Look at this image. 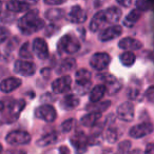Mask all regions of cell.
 I'll return each mask as SVG.
<instances>
[{
	"label": "cell",
	"mask_w": 154,
	"mask_h": 154,
	"mask_svg": "<svg viewBox=\"0 0 154 154\" xmlns=\"http://www.w3.org/2000/svg\"><path fill=\"white\" fill-rule=\"evenodd\" d=\"M10 32L7 28L5 26H0V45L3 43L8 38H9Z\"/></svg>",
	"instance_id": "36"
},
{
	"label": "cell",
	"mask_w": 154,
	"mask_h": 154,
	"mask_svg": "<svg viewBox=\"0 0 154 154\" xmlns=\"http://www.w3.org/2000/svg\"><path fill=\"white\" fill-rule=\"evenodd\" d=\"M21 86V80L16 77H10L0 84V90L5 93H10Z\"/></svg>",
	"instance_id": "19"
},
{
	"label": "cell",
	"mask_w": 154,
	"mask_h": 154,
	"mask_svg": "<svg viewBox=\"0 0 154 154\" xmlns=\"http://www.w3.org/2000/svg\"><path fill=\"white\" fill-rule=\"evenodd\" d=\"M66 19L72 23H84L87 20V12L79 5H74L71 8L70 12L66 15Z\"/></svg>",
	"instance_id": "13"
},
{
	"label": "cell",
	"mask_w": 154,
	"mask_h": 154,
	"mask_svg": "<svg viewBox=\"0 0 154 154\" xmlns=\"http://www.w3.org/2000/svg\"><path fill=\"white\" fill-rule=\"evenodd\" d=\"M106 92H107V89H106L105 85H97L96 87L92 89L90 91V96L89 99L92 103H99L101 98L105 96Z\"/></svg>",
	"instance_id": "22"
},
{
	"label": "cell",
	"mask_w": 154,
	"mask_h": 154,
	"mask_svg": "<svg viewBox=\"0 0 154 154\" xmlns=\"http://www.w3.org/2000/svg\"><path fill=\"white\" fill-rule=\"evenodd\" d=\"M58 139L57 133L55 132H51L45 134V136H42L41 138H39L37 140V146L39 147H47V146H50L52 143H55Z\"/></svg>",
	"instance_id": "26"
},
{
	"label": "cell",
	"mask_w": 154,
	"mask_h": 154,
	"mask_svg": "<svg viewBox=\"0 0 154 154\" xmlns=\"http://www.w3.org/2000/svg\"><path fill=\"white\" fill-rule=\"evenodd\" d=\"M30 7H31V3L26 2V1L13 0V1H9V2L7 3L8 11L13 12V13H20V12L29 11Z\"/></svg>",
	"instance_id": "21"
},
{
	"label": "cell",
	"mask_w": 154,
	"mask_h": 154,
	"mask_svg": "<svg viewBox=\"0 0 154 154\" xmlns=\"http://www.w3.org/2000/svg\"><path fill=\"white\" fill-rule=\"evenodd\" d=\"M5 140L8 143L13 146H18V145H28L30 143V141L32 140L30 133L26 132V131H12L5 137Z\"/></svg>",
	"instance_id": "5"
},
{
	"label": "cell",
	"mask_w": 154,
	"mask_h": 154,
	"mask_svg": "<svg viewBox=\"0 0 154 154\" xmlns=\"http://www.w3.org/2000/svg\"><path fill=\"white\" fill-rule=\"evenodd\" d=\"M118 47L122 50H125L126 52H131V51H136V50H140L143 48V43L135 38L126 37V38H122L118 42Z\"/></svg>",
	"instance_id": "18"
},
{
	"label": "cell",
	"mask_w": 154,
	"mask_h": 154,
	"mask_svg": "<svg viewBox=\"0 0 154 154\" xmlns=\"http://www.w3.org/2000/svg\"><path fill=\"white\" fill-rule=\"evenodd\" d=\"M45 20L38 17V10H30L18 20V29L24 35H31L43 29Z\"/></svg>",
	"instance_id": "1"
},
{
	"label": "cell",
	"mask_w": 154,
	"mask_h": 154,
	"mask_svg": "<svg viewBox=\"0 0 154 154\" xmlns=\"http://www.w3.org/2000/svg\"><path fill=\"white\" fill-rule=\"evenodd\" d=\"M118 136H119V134H118V131L117 129L115 128H108L107 130H106L105 134H103V138H105L106 141H108V143H114L117 141L118 139Z\"/></svg>",
	"instance_id": "29"
},
{
	"label": "cell",
	"mask_w": 154,
	"mask_h": 154,
	"mask_svg": "<svg viewBox=\"0 0 154 154\" xmlns=\"http://www.w3.org/2000/svg\"><path fill=\"white\" fill-rule=\"evenodd\" d=\"M115 154H124V152H122V151H120V150H118V151L116 152Z\"/></svg>",
	"instance_id": "47"
},
{
	"label": "cell",
	"mask_w": 154,
	"mask_h": 154,
	"mask_svg": "<svg viewBox=\"0 0 154 154\" xmlns=\"http://www.w3.org/2000/svg\"><path fill=\"white\" fill-rule=\"evenodd\" d=\"M92 82L91 80H84V82H76L74 86V90L76 94L78 95H86L87 93L90 92L92 89Z\"/></svg>",
	"instance_id": "25"
},
{
	"label": "cell",
	"mask_w": 154,
	"mask_h": 154,
	"mask_svg": "<svg viewBox=\"0 0 154 154\" xmlns=\"http://www.w3.org/2000/svg\"><path fill=\"white\" fill-rule=\"evenodd\" d=\"M130 148H131V143L129 140H125V141H122V143L119 145V147H118V150H120L122 152H127L128 150H130Z\"/></svg>",
	"instance_id": "38"
},
{
	"label": "cell",
	"mask_w": 154,
	"mask_h": 154,
	"mask_svg": "<svg viewBox=\"0 0 154 154\" xmlns=\"http://www.w3.org/2000/svg\"><path fill=\"white\" fill-rule=\"evenodd\" d=\"M71 85H72V79L71 76L69 75H64L61 76L57 79H55L52 84V91L55 94H62V93H66L70 91Z\"/></svg>",
	"instance_id": "10"
},
{
	"label": "cell",
	"mask_w": 154,
	"mask_h": 154,
	"mask_svg": "<svg viewBox=\"0 0 154 154\" xmlns=\"http://www.w3.org/2000/svg\"><path fill=\"white\" fill-rule=\"evenodd\" d=\"M146 98L148 99L149 101H154V87H151L147 90L146 92Z\"/></svg>",
	"instance_id": "39"
},
{
	"label": "cell",
	"mask_w": 154,
	"mask_h": 154,
	"mask_svg": "<svg viewBox=\"0 0 154 154\" xmlns=\"http://www.w3.org/2000/svg\"><path fill=\"white\" fill-rule=\"evenodd\" d=\"M57 49L59 53H66V54H75L80 49V42L72 34H66L59 39L57 45Z\"/></svg>",
	"instance_id": "2"
},
{
	"label": "cell",
	"mask_w": 154,
	"mask_h": 154,
	"mask_svg": "<svg viewBox=\"0 0 154 154\" xmlns=\"http://www.w3.org/2000/svg\"><path fill=\"white\" fill-rule=\"evenodd\" d=\"M26 107V101L23 99H19V100L12 101L9 103L7 107V112L5 114V119L7 122H14L15 120L18 119L20 113Z\"/></svg>",
	"instance_id": "3"
},
{
	"label": "cell",
	"mask_w": 154,
	"mask_h": 154,
	"mask_svg": "<svg viewBox=\"0 0 154 154\" xmlns=\"http://www.w3.org/2000/svg\"><path fill=\"white\" fill-rule=\"evenodd\" d=\"M119 60H120V63H122V66H132L133 64L135 63L136 57H135L133 52H124V53L119 56Z\"/></svg>",
	"instance_id": "27"
},
{
	"label": "cell",
	"mask_w": 154,
	"mask_h": 154,
	"mask_svg": "<svg viewBox=\"0 0 154 154\" xmlns=\"http://www.w3.org/2000/svg\"><path fill=\"white\" fill-rule=\"evenodd\" d=\"M122 33V28L120 26H111L108 28L103 29L100 32V34L98 35V39L101 42H108L110 40L117 38L118 36H120Z\"/></svg>",
	"instance_id": "14"
},
{
	"label": "cell",
	"mask_w": 154,
	"mask_h": 154,
	"mask_svg": "<svg viewBox=\"0 0 154 154\" xmlns=\"http://www.w3.org/2000/svg\"><path fill=\"white\" fill-rule=\"evenodd\" d=\"M153 131V126L150 122H141L136 126H133L129 131V135L132 138L138 139L149 135Z\"/></svg>",
	"instance_id": "11"
},
{
	"label": "cell",
	"mask_w": 154,
	"mask_h": 154,
	"mask_svg": "<svg viewBox=\"0 0 154 154\" xmlns=\"http://www.w3.org/2000/svg\"><path fill=\"white\" fill-rule=\"evenodd\" d=\"M2 151H3V147H2V145L0 143V154L2 153Z\"/></svg>",
	"instance_id": "46"
},
{
	"label": "cell",
	"mask_w": 154,
	"mask_h": 154,
	"mask_svg": "<svg viewBox=\"0 0 154 154\" xmlns=\"http://www.w3.org/2000/svg\"><path fill=\"white\" fill-rule=\"evenodd\" d=\"M140 17H141V12L138 11L137 9H134L127 15V17L122 21V23H124V26H128V28H132L140 19Z\"/></svg>",
	"instance_id": "24"
},
{
	"label": "cell",
	"mask_w": 154,
	"mask_h": 154,
	"mask_svg": "<svg viewBox=\"0 0 154 154\" xmlns=\"http://www.w3.org/2000/svg\"><path fill=\"white\" fill-rule=\"evenodd\" d=\"M14 71L15 73L22 76H32L36 72V66L33 62L28 60H17L14 64Z\"/></svg>",
	"instance_id": "8"
},
{
	"label": "cell",
	"mask_w": 154,
	"mask_h": 154,
	"mask_svg": "<svg viewBox=\"0 0 154 154\" xmlns=\"http://www.w3.org/2000/svg\"><path fill=\"white\" fill-rule=\"evenodd\" d=\"M73 148L76 151V154H84L88 148V137L85 133L77 132L70 138Z\"/></svg>",
	"instance_id": "9"
},
{
	"label": "cell",
	"mask_w": 154,
	"mask_h": 154,
	"mask_svg": "<svg viewBox=\"0 0 154 154\" xmlns=\"http://www.w3.org/2000/svg\"><path fill=\"white\" fill-rule=\"evenodd\" d=\"M135 5H136L138 11H147L151 7V3L148 2V1H145V0H138V1L135 2Z\"/></svg>",
	"instance_id": "35"
},
{
	"label": "cell",
	"mask_w": 154,
	"mask_h": 154,
	"mask_svg": "<svg viewBox=\"0 0 154 154\" xmlns=\"http://www.w3.org/2000/svg\"><path fill=\"white\" fill-rule=\"evenodd\" d=\"M75 124H76V120H75L74 118H69V119L64 120L61 124V130L63 131L64 133L71 132V130L74 128Z\"/></svg>",
	"instance_id": "33"
},
{
	"label": "cell",
	"mask_w": 154,
	"mask_h": 154,
	"mask_svg": "<svg viewBox=\"0 0 154 154\" xmlns=\"http://www.w3.org/2000/svg\"><path fill=\"white\" fill-rule=\"evenodd\" d=\"M100 118H101V113H98V112H90V113L82 116V119H80V124L84 127H87V128H93L94 126H96L97 122L100 120Z\"/></svg>",
	"instance_id": "20"
},
{
	"label": "cell",
	"mask_w": 154,
	"mask_h": 154,
	"mask_svg": "<svg viewBox=\"0 0 154 154\" xmlns=\"http://www.w3.org/2000/svg\"><path fill=\"white\" fill-rule=\"evenodd\" d=\"M100 79H103V82H105V87L107 89L108 94L115 95L122 89V84H120V82L114 75L111 74L100 75Z\"/></svg>",
	"instance_id": "12"
},
{
	"label": "cell",
	"mask_w": 154,
	"mask_h": 154,
	"mask_svg": "<svg viewBox=\"0 0 154 154\" xmlns=\"http://www.w3.org/2000/svg\"><path fill=\"white\" fill-rule=\"evenodd\" d=\"M59 31V28L55 26V24H50V26H47L45 29V32H47V36H52V35H55L56 33Z\"/></svg>",
	"instance_id": "37"
},
{
	"label": "cell",
	"mask_w": 154,
	"mask_h": 154,
	"mask_svg": "<svg viewBox=\"0 0 154 154\" xmlns=\"http://www.w3.org/2000/svg\"><path fill=\"white\" fill-rule=\"evenodd\" d=\"M111 62V57L109 54L99 52L95 53L90 59V66L96 71H105Z\"/></svg>",
	"instance_id": "6"
},
{
	"label": "cell",
	"mask_w": 154,
	"mask_h": 154,
	"mask_svg": "<svg viewBox=\"0 0 154 154\" xmlns=\"http://www.w3.org/2000/svg\"><path fill=\"white\" fill-rule=\"evenodd\" d=\"M75 66H76V62L73 58H66L60 64V69L58 70V72H69V71H72Z\"/></svg>",
	"instance_id": "30"
},
{
	"label": "cell",
	"mask_w": 154,
	"mask_h": 154,
	"mask_svg": "<svg viewBox=\"0 0 154 154\" xmlns=\"http://www.w3.org/2000/svg\"><path fill=\"white\" fill-rule=\"evenodd\" d=\"M63 11L60 9H49L45 12V18L50 21H57V20L61 19L63 17Z\"/></svg>",
	"instance_id": "28"
},
{
	"label": "cell",
	"mask_w": 154,
	"mask_h": 154,
	"mask_svg": "<svg viewBox=\"0 0 154 154\" xmlns=\"http://www.w3.org/2000/svg\"><path fill=\"white\" fill-rule=\"evenodd\" d=\"M33 51L40 60H45L49 57V48L42 38H35L33 40Z\"/></svg>",
	"instance_id": "15"
},
{
	"label": "cell",
	"mask_w": 154,
	"mask_h": 154,
	"mask_svg": "<svg viewBox=\"0 0 154 154\" xmlns=\"http://www.w3.org/2000/svg\"><path fill=\"white\" fill-rule=\"evenodd\" d=\"M19 56L23 59H32L33 53L31 51V45L30 42H24L22 47L19 50Z\"/></svg>",
	"instance_id": "31"
},
{
	"label": "cell",
	"mask_w": 154,
	"mask_h": 154,
	"mask_svg": "<svg viewBox=\"0 0 154 154\" xmlns=\"http://www.w3.org/2000/svg\"><path fill=\"white\" fill-rule=\"evenodd\" d=\"M111 103L109 100H106L105 103H97L95 107H93V111L92 112H98V113H101L103 111H106L108 108L110 107Z\"/></svg>",
	"instance_id": "34"
},
{
	"label": "cell",
	"mask_w": 154,
	"mask_h": 154,
	"mask_svg": "<svg viewBox=\"0 0 154 154\" xmlns=\"http://www.w3.org/2000/svg\"><path fill=\"white\" fill-rule=\"evenodd\" d=\"M103 13H105V18L107 24H114L116 26L118 21L122 19V12L119 8L117 7H110L107 10H103Z\"/></svg>",
	"instance_id": "16"
},
{
	"label": "cell",
	"mask_w": 154,
	"mask_h": 154,
	"mask_svg": "<svg viewBox=\"0 0 154 154\" xmlns=\"http://www.w3.org/2000/svg\"><path fill=\"white\" fill-rule=\"evenodd\" d=\"M35 117L45 122H53L57 118V112L55 108L51 105L39 106L35 110Z\"/></svg>",
	"instance_id": "4"
},
{
	"label": "cell",
	"mask_w": 154,
	"mask_h": 154,
	"mask_svg": "<svg viewBox=\"0 0 154 154\" xmlns=\"http://www.w3.org/2000/svg\"><path fill=\"white\" fill-rule=\"evenodd\" d=\"M79 98L76 96V95H66L60 103V107L62 108L66 111H69V110H72L74 108H76L77 106L79 105Z\"/></svg>",
	"instance_id": "23"
},
{
	"label": "cell",
	"mask_w": 154,
	"mask_h": 154,
	"mask_svg": "<svg viewBox=\"0 0 154 154\" xmlns=\"http://www.w3.org/2000/svg\"><path fill=\"white\" fill-rule=\"evenodd\" d=\"M117 2H118V5H122V7H130V5H132V2H131L130 0H127V1H125V0H118Z\"/></svg>",
	"instance_id": "43"
},
{
	"label": "cell",
	"mask_w": 154,
	"mask_h": 154,
	"mask_svg": "<svg viewBox=\"0 0 154 154\" xmlns=\"http://www.w3.org/2000/svg\"><path fill=\"white\" fill-rule=\"evenodd\" d=\"M64 2V0H45V3L48 5H60Z\"/></svg>",
	"instance_id": "40"
},
{
	"label": "cell",
	"mask_w": 154,
	"mask_h": 154,
	"mask_svg": "<svg viewBox=\"0 0 154 154\" xmlns=\"http://www.w3.org/2000/svg\"><path fill=\"white\" fill-rule=\"evenodd\" d=\"M7 154H26V152L24 150H18V149H15V150H9L7 152Z\"/></svg>",
	"instance_id": "42"
},
{
	"label": "cell",
	"mask_w": 154,
	"mask_h": 154,
	"mask_svg": "<svg viewBox=\"0 0 154 154\" xmlns=\"http://www.w3.org/2000/svg\"><path fill=\"white\" fill-rule=\"evenodd\" d=\"M1 10H2V2H0V13H1Z\"/></svg>",
	"instance_id": "48"
},
{
	"label": "cell",
	"mask_w": 154,
	"mask_h": 154,
	"mask_svg": "<svg viewBox=\"0 0 154 154\" xmlns=\"http://www.w3.org/2000/svg\"><path fill=\"white\" fill-rule=\"evenodd\" d=\"M145 154H154V143L147 145L145 149Z\"/></svg>",
	"instance_id": "41"
},
{
	"label": "cell",
	"mask_w": 154,
	"mask_h": 154,
	"mask_svg": "<svg viewBox=\"0 0 154 154\" xmlns=\"http://www.w3.org/2000/svg\"><path fill=\"white\" fill-rule=\"evenodd\" d=\"M134 105L131 101H125L118 106L116 113L120 120L125 122H130L134 119Z\"/></svg>",
	"instance_id": "7"
},
{
	"label": "cell",
	"mask_w": 154,
	"mask_h": 154,
	"mask_svg": "<svg viewBox=\"0 0 154 154\" xmlns=\"http://www.w3.org/2000/svg\"><path fill=\"white\" fill-rule=\"evenodd\" d=\"M59 151H60V154H70V151H69V149L66 147V146H62V147H60Z\"/></svg>",
	"instance_id": "44"
},
{
	"label": "cell",
	"mask_w": 154,
	"mask_h": 154,
	"mask_svg": "<svg viewBox=\"0 0 154 154\" xmlns=\"http://www.w3.org/2000/svg\"><path fill=\"white\" fill-rule=\"evenodd\" d=\"M91 74L90 71L86 70V69H80L75 73V79L76 82H84V80H91Z\"/></svg>",
	"instance_id": "32"
},
{
	"label": "cell",
	"mask_w": 154,
	"mask_h": 154,
	"mask_svg": "<svg viewBox=\"0 0 154 154\" xmlns=\"http://www.w3.org/2000/svg\"><path fill=\"white\" fill-rule=\"evenodd\" d=\"M5 105L2 103V101H0V112H3L5 111Z\"/></svg>",
	"instance_id": "45"
},
{
	"label": "cell",
	"mask_w": 154,
	"mask_h": 154,
	"mask_svg": "<svg viewBox=\"0 0 154 154\" xmlns=\"http://www.w3.org/2000/svg\"><path fill=\"white\" fill-rule=\"evenodd\" d=\"M107 24V21H106L105 18V13L103 11H98L96 14H94V16L92 17L90 22V31L93 33H96L98 31H100L101 29H103V26Z\"/></svg>",
	"instance_id": "17"
}]
</instances>
